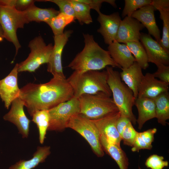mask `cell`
<instances>
[{
  "mask_svg": "<svg viewBox=\"0 0 169 169\" xmlns=\"http://www.w3.org/2000/svg\"><path fill=\"white\" fill-rule=\"evenodd\" d=\"M74 97L67 79L54 77L44 84H27L20 89L19 96L31 116L37 110H49Z\"/></svg>",
  "mask_w": 169,
  "mask_h": 169,
  "instance_id": "1",
  "label": "cell"
},
{
  "mask_svg": "<svg viewBox=\"0 0 169 169\" xmlns=\"http://www.w3.org/2000/svg\"><path fill=\"white\" fill-rule=\"evenodd\" d=\"M84 45L68 67L77 73L98 70L108 66L120 68L113 60L109 52L101 47L93 35L84 34Z\"/></svg>",
  "mask_w": 169,
  "mask_h": 169,
  "instance_id": "2",
  "label": "cell"
},
{
  "mask_svg": "<svg viewBox=\"0 0 169 169\" xmlns=\"http://www.w3.org/2000/svg\"><path fill=\"white\" fill-rule=\"evenodd\" d=\"M106 70H91L81 73L74 72L67 79L72 87L74 97L82 95L104 93L110 96L112 93L107 82Z\"/></svg>",
  "mask_w": 169,
  "mask_h": 169,
  "instance_id": "3",
  "label": "cell"
},
{
  "mask_svg": "<svg viewBox=\"0 0 169 169\" xmlns=\"http://www.w3.org/2000/svg\"><path fill=\"white\" fill-rule=\"evenodd\" d=\"M106 68L107 83L120 115L128 118L132 124L136 125L137 119L132 111L136 99L132 91L121 80L118 71L111 66Z\"/></svg>",
  "mask_w": 169,
  "mask_h": 169,
  "instance_id": "4",
  "label": "cell"
},
{
  "mask_svg": "<svg viewBox=\"0 0 169 169\" xmlns=\"http://www.w3.org/2000/svg\"><path fill=\"white\" fill-rule=\"evenodd\" d=\"M78 98L80 104L79 114L92 120L119 111L113 98L103 92L83 94Z\"/></svg>",
  "mask_w": 169,
  "mask_h": 169,
  "instance_id": "5",
  "label": "cell"
},
{
  "mask_svg": "<svg viewBox=\"0 0 169 169\" xmlns=\"http://www.w3.org/2000/svg\"><path fill=\"white\" fill-rule=\"evenodd\" d=\"M29 23L24 12L19 11L14 7L0 6V24L4 38L12 42L16 49V55L21 47L17 35L19 28H23Z\"/></svg>",
  "mask_w": 169,
  "mask_h": 169,
  "instance_id": "6",
  "label": "cell"
},
{
  "mask_svg": "<svg viewBox=\"0 0 169 169\" xmlns=\"http://www.w3.org/2000/svg\"><path fill=\"white\" fill-rule=\"evenodd\" d=\"M30 53L28 58L18 64V71L34 72L42 64L48 63L53 45H47L42 37L39 36L32 40L28 44Z\"/></svg>",
  "mask_w": 169,
  "mask_h": 169,
  "instance_id": "7",
  "label": "cell"
},
{
  "mask_svg": "<svg viewBox=\"0 0 169 169\" xmlns=\"http://www.w3.org/2000/svg\"><path fill=\"white\" fill-rule=\"evenodd\" d=\"M48 111L49 117L48 130L62 131L67 128L73 117L79 114V99L74 97L48 110Z\"/></svg>",
  "mask_w": 169,
  "mask_h": 169,
  "instance_id": "8",
  "label": "cell"
},
{
  "mask_svg": "<svg viewBox=\"0 0 169 169\" xmlns=\"http://www.w3.org/2000/svg\"><path fill=\"white\" fill-rule=\"evenodd\" d=\"M67 128L74 130L84 137L97 156L101 157L104 155L100 141V134L93 120L79 114L71 118Z\"/></svg>",
  "mask_w": 169,
  "mask_h": 169,
  "instance_id": "9",
  "label": "cell"
},
{
  "mask_svg": "<svg viewBox=\"0 0 169 169\" xmlns=\"http://www.w3.org/2000/svg\"><path fill=\"white\" fill-rule=\"evenodd\" d=\"M73 32L72 30L65 31L61 35L54 36V44L47 64V71L53 77L66 79L63 70L61 57L64 47Z\"/></svg>",
  "mask_w": 169,
  "mask_h": 169,
  "instance_id": "10",
  "label": "cell"
},
{
  "mask_svg": "<svg viewBox=\"0 0 169 169\" xmlns=\"http://www.w3.org/2000/svg\"><path fill=\"white\" fill-rule=\"evenodd\" d=\"M140 41L146 50L148 62L156 66L160 64L169 66V53L150 35L141 33Z\"/></svg>",
  "mask_w": 169,
  "mask_h": 169,
  "instance_id": "11",
  "label": "cell"
},
{
  "mask_svg": "<svg viewBox=\"0 0 169 169\" xmlns=\"http://www.w3.org/2000/svg\"><path fill=\"white\" fill-rule=\"evenodd\" d=\"M11 104L9 111L4 115L3 118L4 120L14 124L23 138H27L29 133L30 120L24 112V104L18 97L14 99Z\"/></svg>",
  "mask_w": 169,
  "mask_h": 169,
  "instance_id": "12",
  "label": "cell"
},
{
  "mask_svg": "<svg viewBox=\"0 0 169 169\" xmlns=\"http://www.w3.org/2000/svg\"><path fill=\"white\" fill-rule=\"evenodd\" d=\"M120 116L118 111L104 117L93 120L100 136H104L109 142L120 146L121 139L116 127L117 121Z\"/></svg>",
  "mask_w": 169,
  "mask_h": 169,
  "instance_id": "13",
  "label": "cell"
},
{
  "mask_svg": "<svg viewBox=\"0 0 169 169\" xmlns=\"http://www.w3.org/2000/svg\"><path fill=\"white\" fill-rule=\"evenodd\" d=\"M18 65L17 63L10 73L0 80V96L7 109L12 102L19 96L20 89L18 84Z\"/></svg>",
  "mask_w": 169,
  "mask_h": 169,
  "instance_id": "14",
  "label": "cell"
},
{
  "mask_svg": "<svg viewBox=\"0 0 169 169\" xmlns=\"http://www.w3.org/2000/svg\"><path fill=\"white\" fill-rule=\"evenodd\" d=\"M97 20L100 24L97 32L103 36L105 43L108 45L115 40L121 21L118 12L106 15L98 13Z\"/></svg>",
  "mask_w": 169,
  "mask_h": 169,
  "instance_id": "15",
  "label": "cell"
},
{
  "mask_svg": "<svg viewBox=\"0 0 169 169\" xmlns=\"http://www.w3.org/2000/svg\"><path fill=\"white\" fill-rule=\"evenodd\" d=\"M144 28L137 19L131 16H126L120 22L115 41L125 44L139 42L140 31Z\"/></svg>",
  "mask_w": 169,
  "mask_h": 169,
  "instance_id": "16",
  "label": "cell"
},
{
  "mask_svg": "<svg viewBox=\"0 0 169 169\" xmlns=\"http://www.w3.org/2000/svg\"><path fill=\"white\" fill-rule=\"evenodd\" d=\"M169 84L155 78L153 73H146L140 85L137 97L154 99L164 92L168 91Z\"/></svg>",
  "mask_w": 169,
  "mask_h": 169,
  "instance_id": "17",
  "label": "cell"
},
{
  "mask_svg": "<svg viewBox=\"0 0 169 169\" xmlns=\"http://www.w3.org/2000/svg\"><path fill=\"white\" fill-rule=\"evenodd\" d=\"M154 7L151 4L142 7L134 12L131 17L139 21L158 42L161 40L160 31L156 21Z\"/></svg>",
  "mask_w": 169,
  "mask_h": 169,
  "instance_id": "18",
  "label": "cell"
},
{
  "mask_svg": "<svg viewBox=\"0 0 169 169\" xmlns=\"http://www.w3.org/2000/svg\"><path fill=\"white\" fill-rule=\"evenodd\" d=\"M113 60L121 68H126L136 61L125 44L115 41L108 45V50Z\"/></svg>",
  "mask_w": 169,
  "mask_h": 169,
  "instance_id": "19",
  "label": "cell"
},
{
  "mask_svg": "<svg viewBox=\"0 0 169 169\" xmlns=\"http://www.w3.org/2000/svg\"><path fill=\"white\" fill-rule=\"evenodd\" d=\"M142 69L135 61L129 67L122 69L120 73L121 80L132 91L136 99L138 97V90L144 75Z\"/></svg>",
  "mask_w": 169,
  "mask_h": 169,
  "instance_id": "20",
  "label": "cell"
},
{
  "mask_svg": "<svg viewBox=\"0 0 169 169\" xmlns=\"http://www.w3.org/2000/svg\"><path fill=\"white\" fill-rule=\"evenodd\" d=\"M134 105L137 109L138 116L136 122L141 130L147 121L156 118L155 105L154 99L137 97Z\"/></svg>",
  "mask_w": 169,
  "mask_h": 169,
  "instance_id": "21",
  "label": "cell"
},
{
  "mask_svg": "<svg viewBox=\"0 0 169 169\" xmlns=\"http://www.w3.org/2000/svg\"><path fill=\"white\" fill-rule=\"evenodd\" d=\"M50 149L49 146H38L32 158L28 160H20L10 166L8 169H32L45 161L50 153Z\"/></svg>",
  "mask_w": 169,
  "mask_h": 169,
  "instance_id": "22",
  "label": "cell"
},
{
  "mask_svg": "<svg viewBox=\"0 0 169 169\" xmlns=\"http://www.w3.org/2000/svg\"><path fill=\"white\" fill-rule=\"evenodd\" d=\"M102 147L115 161L120 169H128V159L120 146L109 142L103 136H100Z\"/></svg>",
  "mask_w": 169,
  "mask_h": 169,
  "instance_id": "23",
  "label": "cell"
},
{
  "mask_svg": "<svg viewBox=\"0 0 169 169\" xmlns=\"http://www.w3.org/2000/svg\"><path fill=\"white\" fill-rule=\"evenodd\" d=\"M23 12L29 23L34 21L46 23L60 13L59 11L53 8H40L35 5Z\"/></svg>",
  "mask_w": 169,
  "mask_h": 169,
  "instance_id": "24",
  "label": "cell"
},
{
  "mask_svg": "<svg viewBox=\"0 0 169 169\" xmlns=\"http://www.w3.org/2000/svg\"><path fill=\"white\" fill-rule=\"evenodd\" d=\"M156 117L158 123L166 125L169 119V93H162L154 99Z\"/></svg>",
  "mask_w": 169,
  "mask_h": 169,
  "instance_id": "25",
  "label": "cell"
},
{
  "mask_svg": "<svg viewBox=\"0 0 169 169\" xmlns=\"http://www.w3.org/2000/svg\"><path fill=\"white\" fill-rule=\"evenodd\" d=\"M32 116V120L36 124L38 129L39 142L42 144L44 142L49 124V117L48 110H37Z\"/></svg>",
  "mask_w": 169,
  "mask_h": 169,
  "instance_id": "26",
  "label": "cell"
},
{
  "mask_svg": "<svg viewBox=\"0 0 169 169\" xmlns=\"http://www.w3.org/2000/svg\"><path fill=\"white\" fill-rule=\"evenodd\" d=\"M75 19L73 16L60 12L46 23L51 28L54 36H57L63 34L64 28Z\"/></svg>",
  "mask_w": 169,
  "mask_h": 169,
  "instance_id": "27",
  "label": "cell"
},
{
  "mask_svg": "<svg viewBox=\"0 0 169 169\" xmlns=\"http://www.w3.org/2000/svg\"><path fill=\"white\" fill-rule=\"evenodd\" d=\"M135 59L136 61L142 69H146L149 66L146 50L141 42H131L125 44Z\"/></svg>",
  "mask_w": 169,
  "mask_h": 169,
  "instance_id": "28",
  "label": "cell"
},
{
  "mask_svg": "<svg viewBox=\"0 0 169 169\" xmlns=\"http://www.w3.org/2000/svg\"><path fill=\"white\" fill-rule=\"evenodd\" d=\"M75 13V17L80 24H89L93 22L89 6L78 0H69Z\"/></svg>",
  "mask_w": 169,
  "mask_h": 169,
  "instance_id": "29",
  "label": "cell"
},
{
  "mask_svg": "<svg viewBox=\"0 0 169 169\" xmlns=\"http://www.w3.org/2000/svg\"><path fill=\"white\" fill-rule=\"evenodd\" d=\"M157 10L160 12V18L163 22L162 36L159 43L169 53V8H160Z\"/></svg>",
  "mask_w": 169,
  "mask_h": 169,
  "instance_id": "30",
  "label": "cell"
},
{
  "mask_svg": "<svg viewBox=\"0 0 169 169\" xmlns=\"http://www.w3.org/2000/svg\"><path fill=\"white\" fill-rule=\"evenodd\" d=\"M121 16L123 18L131 16L135 11L142 7L151 4V0H125Z\"/></svg>",
  "mask_w": 169,
  "mask_h": 169,
  "instance_id": "31",
  "label": "cell"
},
{
  "mask_svg": "<svg viewBox=\"0 0 169 169\" xmlns=\"http://www.w3.org/2000/svg\"><path fill=\"white\" fill-rule=\"evenodd\" d=\"M138 133L133 127L131 122H130L125 128L120 136L124 144L132 147Z\"/></svg>",
  "mask_w": 169,
  "mask_h": 169,
  "instance_id": "32",
  "label": "cell"
},
{
  "mask_svg": "<svg viewBox=\"0 0 169 169\" xmlns=\"http://www.w3.org/2000/svg\"><path fill=\"white\" fill-rule=\"evenodd\" d=\"M164 159L162 156L153 154L147 158L145 164L147 168L151 169H162L168 165V162Z\"/></svg>",
  "mask_w": 169,
  "mask_h": 169,
  "instance_id": "33",
  "label": "cell"
},
{
  "mask_svg": "<svg viewBox=\"0 0 169 169\" xmlns=\"http://www.w3.org/2000/svg\"><path fill=\"white\" fill-rule=\"evenodd\" d=\"M42 1H48L54 3L59 7L60 12L75 17L74 10L69 0H42Z\"/></svg>",
  "mask_w": 169,
  "mask_h": 169,
  "instance_id": "34",
  "label": "cell"
},
{
  "mask_svg": "<svg viewBox=\"0 0 169 169\" xmlns=\"http://www.w3.org/2000/svg\"><path fill=\"white\" fill-rule=\"evenodd\" d=\"M81 3L88 5L91 9L95 10L98 13L100 12V9L102 3L106 2L109 3L115 8L117 7V5L115 0H78Z\"/></svg>",
  "mask_w": 169,
  "mask_h": 169,
  "instance_id": "35",
  "label": "cell"
},
{
  "mask_svg": "<svg viewBox=\"0 0 169 169\" xmlns=\"http://www.w3.org/2000/svg\"><path fill=\"white\" fill-rule=\"evenodd\" d=\"M157 67V70L153 73L154 77L169 84V66L160 64Z\"/></svg>",
  "mask_w": 169,
  "mask_h": 169,
  "instance_id": "36",
  "label": "cell"
},
{
  "mask_svg": "<svg viewBox=\"0 0 169 169\" xmlns=\"http://www.w3.org/2000/svg\"><path fill=\"white\" fill-rule=\"evenodd\" d=\"M152 147V145L146 143L140 136L139 132L132 146L131 151L133 152L139 151L141 149L151 150Z\"/></svg>",
  "mask_w": 169,
  "mask_h": 169,
  "instance_id": "37",
  "label": "cell"
},
{
  "mask_svg": "<svg viewBox=\"0 0 169 169\" xmlns=\"http://www.w3.org/2000/svg\"><path fill=\"white\" fill-rule=\"evenodd\" d=\"M38 0H15L14 7L17 10L24 11L34 5L35 2Z\"/></svg>",
  "mask_w": 169,
  "mask_h": 169,
  "instance_id": "38",
  "label": "cell"
},
{
  "mask_svg": "<svg viewBox=\"0 0 169 169\" xmlns=\"http://www.w3.org/2000/svg\"><path fill=\"white\" fill-rule=\"evenodd\" d=\"M157 129L156 128L150 129L141 132H139L142 139L147 144L151 145L154 140V135L156 133Z\"/></svg>",
  "mask_w": 169,
  "mask_h": 169,
  "instance_id": "39",
  "label": "cell"
},
{
  "mask_svg": "<svg viewBox=\"0 0 169 169\" xmlns=\"http://www.w3.org/2000/svg\"><path fill=\"white\" fill-rule=\"evenodd\" d=\"M130 122L129 119L126 117L120 115L119 118L116 122V127L120 136L125 128Z\"/></svg>",
  "mask_w": 169,
  "mask_h": 169,
  "instance_id": "40",
  "label": "cell"
},
{
  "mask_svg": "<svg viewBox=\"0 0 169 169\" xmlns=\"http://www.w3.org/2000/svg\"><path fill=\"white\" fill-rule=\"evenodd\" d=\"M155 10L160 8H169V0H153L151 3Z\"/></svg>",
  "mask_w": 169,
  "mask_h": 169,
  "instance_id": "41",
  "label": "cell"
},
{
  "mask_svg": "<svg viewBox=\"0 0 169 169\" xmlns=\"http://www.w3.org/2000/svg\"><path fill=\"white\" fill-rule=\"evenodd\" d=\"M4 38L3 32L0 24V42L2 41Z\"/></svg>",
  "mask_w": 169,
  "mask_h": 169,
  "instance_id": "42",
  "label": "cell"
},
{
  "mask_svg": "<svg viewBox=\"0 0 169 169\" xmlns=\"http://www.w3.org/2000/svg\"><path fill=\"white\" fill-rule=\"evenodd\" d=\"M138 169H141V168L139 166V167H138Z\"/></svg>",
  "mask_w": 169,
  "mask_h": 169,
  "instance_id": "43",
  "label": "cell"
}]
</instances>
